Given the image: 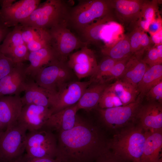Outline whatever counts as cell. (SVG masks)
<instances>
[{"label": "cell", "instance_id": "cell-1", "mask_svg": "<svg viewBox=\"0 0 162 162\" xmlns=\"http://www.w3.org/2000/svg\"><path fill=\"white\" fill-rule=\"evenodd\" d=\"M58 133L56 158L62 162L96 159L108 149V140L100 128L77 115L72 128Z\"/></svg>", "mask_w": 162, "mask_h": 162}, {"label": "cell", "instance_id": "cell-2", "mask_svg": "<svg viewBox=\"0 0 162 162\" xmlns=\"http://www.w3.org/2000/svg\"><path fill=\"white\" fill-rule=\"evenodd\" d=\"M145 140L144 130L133 124L116 132L108 140V148L126 162H141Z\"/></svg>", "mask_w": 162, "mask_h": 162}, {"label": "cell", "instance_id": "cell-3", "mask_svg": "<svg viewBox=\"0 0 162 162\" xmlns=\"http://www.w3.org/2000/svg\"><path fill=\"white\" fill-rule=\"evenodd\" d=\"M70 8L62 0H47L40 3L20 24L48 30L56 26L68 25Z\"/></svg>", "mask_w": 162, "mask_h": 162}, {"label": "cell", "instance_id": "cell-4", "mask_svg": "<svg viewBox=\"0 0 162 162\" xmlns=\"http://www.w3.org/2000/svg\"><path fill=\"white\" fill-rule=\"evenodd\" d=\"M108 0H81L69 11L68 25L82 32L95 20L110 14Z\"/></svg>", "mask_w": 162, "mask_h": 162}, {"label": "cell", "instance_id": "cell-5", "mask_svg": "<svg viewBox=\"0 0 162 162\" xmlns=\"http://www.w3.org/2000/svg\"><path fill=\"white\" fill-rule=\"evenodd\" d=\"M27 130L17 122L0 136V157L3 162H16L25 151Z\"/></svg>", "mask_w": 162, "mask_h": 162}, {"label": "cell", "instance_id": "cell-6", "mask_svg": "<svg viewBox=\"0 0 162 162\" xmlns=\"http://www.w3.org/2000/svg\"><path fill=\"white\" fill-rule=\"evenodd\" d=\"M25 150L26 153L24 156L27 158H56L57 136L52 131L44 128L28 132Z\"/></svg>", "mask_w": 162, "mask_h": 162}, {"label": "cell", "instance_id": "cell-7", "mask_svg": "<svg viewBox=\"0 0 162 162\" xmlns=\"http://www.w3.org/2000/svg\"><path fill=\"white\" fill-rule=\"evenodd\" d=\"M142 100L137 97L135 102L125 106L106 109L97 108L103 124L109 129L116 130L134 124Z\"/></svg>", "mask_w": 162, "mask_h": 162}, {"label": "cell", "instance_id": "cell-8", "mask_svg": "<svg viewBox=\"0 0 162 162\" xmlns=\"http://www.w3.org/2000/svg\"><path fill=\"white\" fill-rule=\"evenodd\" d=\"M66 24L56 26L48 30L50 35V46L57 59L66 62L69 56L74 50L87 45L81 41L68 28Z\"/></svg>", "mask_w": 162, "mask_h": 162}, {"label": "cell", "instance_id": "cell-9", "mask_svg": "<svg viewBox=\"0 0 162 162\" xmlns=\"http://www.w3.org/2000/svg\"><path fill=\"white\" fill-rule=\"evenodd\" d=\"M92 83L90 80L70 81L62 86L56 93L52 95L50 108L52 114L76 104Z\"/></svg>", "mask_w": 162, "mask_h": 162}, {"label": "cell", "instance_id": "cell-10", "mask_svg": "<svg viewBox=\"0 0 162 162\" xmlns=\"http://www.w3.org/2000/svg\"><path fill=\"white\" fill-rule=\"evenodd\" d=\"M40 0H21L0 9V21L8 28L14 27L27 19L40 4Z\"/></svg>", "mask_w": 162, "mask_h": 162}, {"label": "cell", "instance_id": "cell-11", "mask_svg": "<svg viewBox=\"0 0 162 162\" xmlns=\"http://www.w3.org/2000/svg\"><path fill=\"white\" fill-rule=\"evenodd\" d=\"M86 45L71 54L67 64L77 78L91 77L94 73L98 64L93 51Z\"/></svg>", "mask_w": 162, "mask_h": 162}, {"label": "cell", "instance_id": "cell-12", "mask_svg": "<svg viewBox=\"0 0 162 162\" xmlns=\"http://www.w3.org/2000/svg\"><path fill=\"white\" fill-rule=\"evenodd\" d=\"M50 108L35 104L23 106L17 122L28 132L43 128L52 115Z\"/></svg>", "mask_w": 162, "mask_h": 162}, {"label": "cell", "instance_id": "cell-13", "mask_svg": "<svg viewBox=\"0 0 162 162\" xmlns=\"http://www.w3.org/2000/svg\"><path fill=\"white\" fill-rule=\"evenodd\" d=\"M27 66L23 62L15 64L11 71L0 80V97L20 95L24 92L28 78Z\"/></svg>", "mask_w": 162, "mask_h": 162}, {"label": "cell", "instance_id": "cell-14", "mask_svg": "<svg viewBox=\"0 0 162 162\" xmlns=\"http://www.w3.org/2000/svg\"><path fill=\"white\" fill-rule=\"evenodd\" d=\"M144 130H162V104L151 102L140 106L136 117Z\"/></svg>", "mask_w": 162, "mask_h": 162}, {"label": "cell", "instance_id": "cell-15", "mask_svg": "<svg viewBox=\"0 0 162 162\" xmlns=\"http://www.w3.org/2000/svg\"><path fill=\"white\" fill-rule=\"evenodd\" d=\"M23 106L20 95L0 97V121L5 130L17 123Z\"/></svg>", "mask_w": 162, "mask_h": 162}, {"label": "cell", "instance_id": "cell-16", "mask_svg": "<svg viewBox=\"0 0 162 162\" xmlns=\"http://www.w3.org/2000/svg\"><path fill=\"white\" fill-rule=\"evenodd\" d=\"M78 111L76 104L52 114L43 128L58 133L69 130L75 125Z\"/></svg>", "mask_w": 162, "mask_h": 162}, {"label": "cell", "instance_id": "cell-17", "mask_svg": "<svg viewBox=\"0 0 162 162\" xmlns=\"http://www.w3.org/2000/svg\"><path fill=\"white\" fill-rule=\"evenodd\" d=\"M142 0H108L111 9H114L117 17L123 22L137 20L140 17Z\"/></svg>", "mask_w": 162, "mask_h": 162}, {"label": "cell", "instance_id": "cell-18", "mask_svg": "<svg viewBox=\"0 0 162 162\" xmlns=\"http://www.w3.org/2000/svg\"><path fill=\"white\" fill-rule=\"evenodd\" d=\"M24 92L21 97L23 106L33 104L50 108L52 93L39 86L33 79L28 76Z\"/></svg>", "mask_w": 162, "mask_h": 162}, {"label": "cell", "instance_id": "cell-19", "mask_svg": "<svg viewBox=\"0 0 162 162\" xmlns=\"http://www.w3.org/2000/svg\"><path fill=\"white\" fill-rule=\"evenodd\" d=\"M66 62L56 60L43 68L37 73L33 79L40 87L53 94L57 91L56 82L59 71L62 64Z\"/></svg>", "mask_w": 162, "mask_h": 162}, {"label": "cell", "instance_id": "cell-20", "mask_svg": "<svg viewBox=\"0 0 162 162\" xmlns=\"http://www.w3.org/2000/svg\"><path fill=\"white\" fill-rule=\"evenodd\" d=\"M145 132L146 140L141 162H158L162 158V130Z\"/></svg>", "mask_w": 162, "mask_h": 162}, {"label": "cell", "instance_id": "cell-21", "mask_svg": "<svg viewBox=\"0 0 162 162\" xmlns=\"http://www.w3.org/2000/svg\"><path fill=\"white\" fill-rule=\"evenodd\" d=\"M56 60L55 53L50 45L30 52L28 58L30 64L26 70L27 76L33 79L40 69Z\"/></svg>", "mask_w": 162, "mask_h": 162}, {"label": "cell", "instance_id": "cell-22", "mask_svg": "<svg viewBox=\"0 0 162 162\" xmlns=\"http://www.w3.org/2000/svg\"><path fill=\"white\" fill-rule=\"evenodd\" d=\"M148 66L141 58L134 54L129 58L123 75L119 79L128 82L137 88Z\"/></svg>", "mask_w": 162, "mask_h": 162}, {"label": "cell", "instance_id": "cell-23", "mask_svg": "<svg viewBox=\"0 0 162 162\" xmlns=\"http://www.w3.org/2000/svg\"><path fill=\"white\" fill-rule=\"evenodd\" d=\"M108 85V83L98 82L89 86L76 103L78 110L82 109L90 111L97 108L101 95Z\"/></svg>", "mask_w": 162, "mask_h": 162}, {"label": "cell", "instance_id": "cell-24", "mask_svg": "<svg viewBox=\"0 0 162 162\" xmlns=\"http://www.w3.org/2000/svg\"><path fill=\"white\" fill-rule=\"evenodd\" d=\"M162 81V64L149 66L138 84V97L142 100L149 90Z\"/></svg>", "mask_w": 162, "mask_h": 162}, {"label": "cell", "instance_id": "cell-25", "mask_svg": "<svg viewBox=\"0 0 162 162\" xmlns=\"http://www.w3.org/2000/svg\"><path fill=\"white\" fill-rule=\"evenodd\" d=\"M105 56L118 61L131 56V53L128 36H126L115 44L106 46L101 50Z\"/></svg>", "mask_w": 162, "mask_h": 162}, {"label": "cell", "instance_id": "cell-26", "mask_svg": "<svg viewBox=\"0 0 162 162\" xmlns=\"http://www.w3.org/2000/svg\"><path fill=\"white\" fill-rule=\"evenodd\" d=\"M116 93L123 106L135 102L139 95L136 88L130 84L120 79L110 84Z\"/></svg>", "mask_w": 162, "mask_h": 162}, {"label": "cell", "instance_id": "cell-27", "mask_svg": "<svg viewBox=\"0 0 162 162\" xmlns=\"http://www.w3.org/2000/svg\"><path fill=\"white\" fill-rule=\"evenodd\" d=\"M21 28L22 26L19 24L8 34L0 45V52L4 54L14 47L25 44L22 38Z\"/></svg>", "mask_w": 162, "mask_h": 162}, {"label": "cell", "instance_id": "cell-28", "mask_svg": "<svg viewBox=\"0 0 162 162\" xmlns=\"http://www.w3.org/2000/svg\"><path fill=\"white\" fill-rule=\"evenodd\" d=\"M111 14L98 20L96 22L92 23L82 32L88 41L96 42L100 39V32L104 25L112 20Z\"/></svg>", "mask_w": 162, "mask_h": 162}, {"label": "cell", "instance_id": "cell-29", "mask_svg": "<svg viewBox=\"0 0 162 162\" xmlns=\"http://www.w3.org/2000/svg\"><path fill=\"white\" fill-rule=\"evenodd\" d=\"M121 106H123L120 99L110 84H108L101 95L98 108L106 109Z\"/></svg>", "mask_w": 162, "mask_h": 162}, {"label": "cell", "instance_id": "cell-30", "mask_svg": "<svg viewBox=\"0 0 162 162\" xmlns=\"http://www.w3.org/2000/svg\"><path fill=\"white\" fill-rule=\"evenodd\" d=\"M117 60L109 57H105L99 64L90 80L93 82L101 83L104 77L109 72Z\"/></svg>", "mask_w": 162, "mask_h": 162}, {"label": "cell", "instance_id": "cell-31", "mask_svg": "<svg viewBox=\"0 0 162 162\" xmlns=\"http://www.w3.org/2000/svg\"><path fill=\"white\" fill-rule=\"evenodd\" d=\"M21 25L22 26V38L26 45L32 41L46 37L49 35L47 30Z\"/></svg>", "mask_w": 162, "mask_h": 162}, {"label": "cell", "instance_id": "cell-32", "mask_svg": "<svg viewBox=\"0 0 162 162\" xmlns=\"http://www.w3.org/2000/svg\"><path fill=\"white\" fill-rule=\"evenodd\" d=\"M158 11V1L145 0L142 6L139 18L150 23L156 18Z\"/></svg>", "mask_w": 162, "mask_h": 162}, {"label": "cell", "instance_id": "cell-33", "mask_svg": "<svg viewBox=\"0 0 162 162\" xmlns=\"http://www.w3.org/2000/svg\"><path fill=\"white\" fill-rule=\"evenodd\" d=\"M29 53L26 45L24 44L14 47L4 54L16 64L28 61Z\"/></svg>", "mask_w": 162, "mask_h": 162}, {"label": "cell", "instance_id": "cell-34", "mask_svg": "<svg viewBox=\"0 0 162 162\" xmlns=\"http://www.w3.org/2000/svg\"><path fill=\"white\" fill-rule=\"evenodd\" d=\"M130 57L117 61L109 72L103 79L101 83H108L114 79H119L124 73L127 62Z\"/></svg>", "mask_w": 162, "mask_h": 162}, {"label": "cell", "instance_id": "cell-35", "mask_svg": "<svg viewBox=\"0 0 162 162\" xmlns=\"http://www.w3.org/2000/svg\"><path fill=\"white\" fill-rule=\"evenodd\" d=\"M143 31L139 27L137 26L128 36L132 55L138 53L140 50L141 35Z\"/></svg>", "mask_w": 162, "mask_h": 162}, {"label": "cell", "instance_id": "cell-36", "mask_svg": "<svg viewBox=\"0 0 162 162\" xmlns=\"http://www.w3.org/2000/svg\"><path fill=\"white\" fill-rule=\"evenodd\" d=\"M145 52V56L142 59L148 65L152 66L162 64V58L158 54L155 46H154Z\"/></svg>", "mask_w": 162, "mask_h": 162}, {"label": "cell", "instance_id": "cell-37", "mask_svg": "<svg viewBox=\"0 0 162 162\" xmlns=\"http://www.w3.org/2000/svg\"><path fill=\"white\" fill-rule=\"evenodd\" d=\"M71 71L68 66L67 62L62 64L58 74L56 82L57 92L62 86L69 82L71 76Z\"/></svg>", "mask_w": 162, "mask_h": 162}, {"label": "cell", "instance_id": "cell-38", "mask_svg": "<svg viewBox=\"0 0 162 162\" xmlns=\"http://www.w3.org/2000/svg\"><path fill=\"white\" fill-rule=\"evenodd\" d=\"M147 100L162 104V81L150 89L146 93Z\"/></svg>", "mask_w": 162, "mask_h": 162}, {"label": "cell", "instance_id": "cell-39", "mask_svg": "<svg viewBox=\"0 0 162 162\" xmlns=\"http://www.w3.org/2000/svg\"><path fill=\"white\" fill-rule=\"evenodd\" d=\"M14 65L10 58L0 52V80L11 71Z\"/></svg>", "mask_w": 162, "mask_h": 162}, {"label": "cell", "instance_id": "cell-40", "mask_svg": "<svg viewBox=\"0 0 162 162\" xmlns=\"http://www.w3.org/2000/svg\"><path fill=\"white\" fill-rule=\"evenodd\" d=\"M95 162H126L116 156L108 149L95 159Z\"/></svg>", "mask_w": 162, "mask_h": 162}, {"label": "cell", "instance_id": "cell-41", "mask_svg": "<svg viewBox=\"0 0 162 162\" xmlns=\"http://www.w3.org/2000/svg\"><path fill=\"white\" fill-rule=\"evenodd\" d=\"M152 44L150 37L143 31L141 35L140 50L138 53L134 55L142 58L145 52L153 46Z\"/></svg>", "mask_w": 162, "mask_h": 162}, {"label": "cell", "instance_id": "cell-42", "mask_svg": "<svg viewBox=\"0 0 162 162\" xmlns=\"http://www.w3.org/2000/svg\"><path fill=\"white\" fill-rule=\"evenodd\" d=\"M161 30H162L161 18L160 16H158L150 23L148 32L151 36Z\"/></svg>", "mask_w": 162, "mask_h": 162}, {"label": "cell", "instance_id": "cell-43", "mask_svg": "<svg viewBox=\"0 0 162 162\" xmlns=\"http://www.w3.org/2000/svg\"><path fill=\"white\" fill-rule=\"evenodd\" d=\"M16 162H61L56 158H29L24 156Z\"/></svg>", "mask_w": 162, "mask_h": 162}, {"label": "cell", "instance_id": "cell-44", "mask_svg": "<svg viewBox=\"0 0 162 162\" xmlns=\"http://www.w3.org/2000/svg\"><path fill=\"white\" fill-rule=\"evenodd\" d=\"M11 30L10 28L6 27L0 21V44Z\"/></svg>", "mask_w": 162, "mask_h": 162}, {"label": "cell", "instance_id": "cell-45", "mask_svg": "<svg viewBox=\"0 0 162 162\" xmlns=\"http://www.w3.org/2000/svg\"><path fill=\"white\" fill-rule=\"evenodd\" d=\"M162 30L151 36L152 41L153 44H154V46L162 44Z\"/></svg>", "mask_w": 162, "mask_h": 162}, {"label": "cell", "instance_id": "cell-46", "mask_svg": "<svg viewBox=\"0 0 162 162\" xmlns=\"http://www.w3.org/2000/svg\"><path fill=\"white\" fill-rule=\"evenodd\" d=\"M137 22V26L139 27L144 32H148L150 22L140 18H139Z\"/></svg>", "mask_w": 162, "mask_h": 162}, {"label": "cell", "instance_id": "cell-47", "mask_svg": "<svg viewBox=\"0 0 162 162\" xmlns=\"http://www.w3.org/2000/svg\"><path fill=\"white\" fill-rule=\"evenodd\" d=\"M16 1V0H0V6L1 8L7 7L11 5Z\"/></svg>", "mask_w": 162, "mask_h": 162}, {"label": "cell", "instance_id": "cell-48", "mask_svg": "<svg viewBox=\"0 0 162 162\" xmlns=\"http://www.w3.org/2000/svg\"><path fill=\"white\" fill-rule=\"evenodd\" d=\"M5 129L0 121V136L5 131Z\"/></svg>", "mask_w": 162, "mask_h": 162}, {"label": "cell", "instance_id": "cell-49", "mask_svg": "<svg viewBox=\"0 0 162 162\" xmlns=\"http://www.w3.org/2000/svg\"><path fill=\"white\" fill-rule=\"evenodd\" d=\"M158 162H162V158H161L159 160Z\"/></svg>", "mask_w": 162, "mask_h": 162}, {"label": "cell", "instance_id": "cell-50", "mask_svg": "<svg viewBox=\"0 0 162 162\" xmlns=\"http://www.w3.org/2000/svg\"><path fill=\"white\" fill-rule=\"evenodd\" d=\"M0 162H3L0 157Z\"/></svg>", "mask_w": 162, "mask_h": 162}]
</instances>
